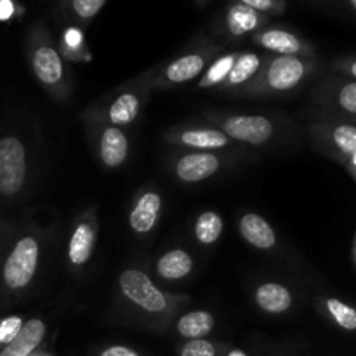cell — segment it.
Returning a JSON list of instances; mask_svg holds the SVG:
<instances>
[{
	"mask_svg": "<svg viewBox=\"0 0 356 356\" xmlns=\"http://www.w3.org/2000/svg\"><path fill=\"white\" fill-rule=\"evenodd\" d=\"M38 243L33 236H24L14 245L3 264V282L13 291L26 287L35 277L38 266Z\"/></svg>",
	"mask_w": 356,
	"mask_h": 356,
	"instance_id": "obj_1",
	"label": "cell"
},
{
	"mask_svg": "<svg viewBox=\"0 0 356 356\" xmlns=\"http://www.w3.org/2000/svg\"><path fill=\"white\" fill-rule=\"evenodd\" d=\"M26 177V152L17 138L0 139V193H19Z\"/></svg>",
	"mask_w": 356,
	"mask_h": 356,
	"instance_id": "obj_2",
	"label": "cell"
},
{
	"mask_svg": "<svg viewBox=\"0 0 356 356\" xmlns=\"http://www.w3.org/2000/svg\"><path fill=\"white\" fill-rule=\"evenodd\" d=\"M122 292L129 301L148 313H160L167 308V299L159 287L139 270H127L118 278Z\"/></svg>",
	"mask_w": 356,
	"mask_h": 356,
	"instance_id": "obj_3",
	"label": "cell"
},
{
	"mask_svg": "<svg viewBox=\"0 0 356 356\" xmlns=\"http://www.w3.org/2000/svg\"><path fill=\"white\" fill-rule=\"evenodd\" d=\"M226 136L249 145L266 143L273 134V124L259 115H236L225 122Z\"/></svg>",
	"mask_w": 356,
	"mask_h": 356,
	"instance_id": "obj_4",
	"label": "cell"
},
{
	"mask_svg": "<svg viewBox=\"0 0 356 356\" xmlns=\"http://www.w3.org/2000/svg\"><path fill=\"white\" fill-rule=\"evenodd\" d=\"M306 73V66L296 56H280L268 70V83L275 90H289L298 86Z\"/></svg>",
	"mask_w": 356,
	"mask_h": 356,
	"instance_id": "obj_5",
	"label": "cell"
},
{
	"mask_svg": "<svg viewBox=\"0 0 356 356\" xmlns=\"http://www.w3.org/2000/svg\"><path fill=\"white\" fill-rule=\"evenodd\" d=\"M219 159L212 153H190L177 162L176 174L184 183H198L218 172Z\"/></svg>",
	"mask_w": 356,
	"mask_h": 356,
	"instance_id": "obj_6",
	"label": "cell"
},
{
	"mask_svg": "<svg viewBox=\"0 0 356 356\" xmlns=\"http://www.w3.org/2000/svg\"><path fill=\"white\" fill-rule=\"evenodd\" d=\"M45 332L47 329L42 320H28L26 323H23L19 334L7 346L2 348L0 356H31L44 341Z\"/></svg>",
	"mask_w": 356,
	"mask_h": 356,
	"instance_id": "obj_7",
	"label": "cell"
},
{
	"mask_svg": "<svg viewBox=\"0 0 356 356\" xmlns=\"http://www.w3.org/2000/svg\"><path fill=\"white\" fill-rule=\"evenodd\" d=\"M160 207H162V198H160L159 193L148 191V193L143 195V197L136 202L134 209H132L131 212V218H129L131 228L134 229L136 233H141V235L143 233L152 232L156 219H159Z\"/></svg>",
	"mask_w": 356,
	"mask_h": 356,
	"instance_id": "obj_8",
	"label": "cell"
},
{
	"mask_svg": "<svg viewBox=\"0 0 356 356\" xmlns=\"http://www.w3.org/2000/svg\"><path fill=\"white\" fill-rule=\"evenodd\" d=\"M240 233L250 245L257 249L266 250L277 243V236L270 222L257 214H245L240 219Z\"/></svg>",
	"mask_w": 356,
	"mask_h": 356,
	"instance_id": "obj_9",
	"label": "cell"
},
{
	"mask_svg": "<svg viewBox=\"0 0 356 356\" xmlns=\"http://www.w3.org/2000/svg\"><path fill=\"white\" fill-rule=\"evenodd\" d=\"M127 138L118 127H108L101 136L99 153L106 167H120L127 159Z\"/></svg>",
	"mask_w": 356,
	"mask_h": 356,
	"instance_id": "obj_10",
	"label": "cell"
},
{
	"mask_svg": "<svg viewBox=\"0 0 356 356\" xmlns=\"http://www.w3.org/2000/svg\"><path fill=\"white\" fill-rule=\"evenodd\" d=\"M256 301L261 309L266 313H273V315H280L285 313L292 305V296L287 287L280 284H264L256 291Z\"/></svg>",
	"mask_w": 356,
	"mask_h": 356,
	"instance_id": "obj_11",
	"label": "cell"
},
{
	"mask_svg": "<svg viewBox=\"0 0 356 356\" xmlns=\"http://www.w3.org/2000/svg\"><path fill=\"white\" fill-rule=\"evenodd\" d=\"M33 72L37 79L44 83H56L63 76L61 58L52 47H38L33 54Z\"/></svg>",
	"mask_w": 356,
	"mask_h": 356,
	"instance_id": "obj_12",
	"label": "cell"
},
{
	"mask_svg": "<svg viewBox=\"0 0 356 356\" xmlns=\"http://www.w3.org/2000/svg\"><path fill=\"white\" fill-rule=\"evenodd\" d=\"M156 270H159V275L162 278H167V280H179V278H184L186 275L191 273V270H193V259H191V256L186 250L174 249L160 257L159 264H156Z\"/></svg>",
	"mask_w": 356,
	"mask_h": 356,
	"instance_id": "obj_13",
	"label": "cell"
},
{
	"mask_svg": "<svg viewBox=\"0 0 356 356\" xmlns=\"http://www.w3.org/2000/svg\"><path fill=\"white\" fill-rule=\"evenodd\" d=\"M214 329V316L209 312H191L177 320L176 330L188 341L204 339Z\"/></svg>",
	"mask_w": 356,
	"mask_h": 356,
	"instance_id": "obj_14",
	"label": "cell"
},
{
	"mask_svg": "<svg viewBox=\"0 0 356 356\" xmlns=\"http://www.w3.org/2000/svg\"><path fill=\"white\" fill-rule=\"evenodd\" d=\"M94 229L89 222H82L75 228L68 245V257L73 264H86L94 249Z\"/></svg>",
	"mask_w": 356,
	"mask_h": 356,
	"instance_id": "obj_15",
	"label": "cell"
},
{
	"mask_svg": "<svg viewBox=\"0 0 356 356\" xmlns=\"http://www.w3.org/2000/svg\"><path fill=\"white\" fill-rule=\"evenodd\" d=\"M205 61L200 54H188L183 58L176 59L174 63H170L167 66V80L174 83H183L188 80L195 79L197 75H200L202 70H204Z\"/></svg>",
	"mask_w": 356,
	"mask_h": 356,
	"instance_id": "obj_16",
	"label": "cell"
},
{
	"mask_svg": "<svg viewBox=\"0 0 356 356\" xmlns=\"http://www.w3.org/2000/svg\"><path fill=\"white\" fill-rule=\"evenodd\" d=\"M259 44L270 51L284 56H292L301 51V42L296 35L285 30H268L259 37Z\"/></svg>",
	"mask_w": 356,
	"mask_h": 356,
	"instance_id": "obj_17",
	"label": "cell"
},
{
	"mask_svg": "<svg viewBox=\"0 0 356 356\" xmlns=\"http://www.w3.org/2000/svg\"><path fill=\"white\" fill-rule=\"evenodd\" d=\"M181 141L188 146L200 149H216L228 145V136L221 131L202 129V131H186L181 136Z\"/></svg>",
	"mask_w": 356,
	"mask_h": 356,
	"instance_id": "obj_18",
	"label": "cell"
},
{
	"mask_svg": "<svg viewBox=\"0 0 356 356\" xmlns=\"http://www.w3.org/2000/svg\"><path fill=\"white\" fill-rule=\"evenodd\" d=\"M222 233V219L218 212L207 211L197 219L195 225V235H197L198 242L202 243H214L218 242L219 236Z\"/></svg>",
	"mask_w": 356,
	"mask_h": 356,
	"instance_id": "obj_19",
	"label": "cell"
},
{
	"mask_svg": "<svg viewBox=\"0 0 356 356\" xmlns=\"http://www.w3.org/2000/svg\"><path fill=\"white\" fill-rule=\"evenodd\" d=\"M139 111V99L131 92H125L115 99L110 108V120L113 124L125 125L131 124Z\"/></svg>",
	"mask_w": 356,
	"mask_h": 356,
	"instance_id": "obj_20",
	"label": "cell"
},
{
	"mask_svg": "<svg viewBox=\"0 0 356 356\" xmlns=\"http://www.w3.org/2000/svg\"><path fill=\"white\" fill-rule=\"evenodd\" d=\"M228 24L233 35H243L257 26V13L245 3H236L229 9Z\"/></svg>",
	"mask_w": 356,
	"mask_h": 356,
	"instance_id": "obj_21",
	"label": "cell"
},
{
	"mask_svg": "<svg viewBox=\"0 0 356 356\" xmlns=\"http://www.w3.org/2000/svg\"><path fill=\"white\" fill-rule=\"evenodd\" d=\"M327 312L332 316L334 322L344 330H356V309L346 302L339 301L336 298L327 299Z\"/></svg>",
	"mask_w": 356,
	"mask_h": 356,
	"instance_id": "obj_22",
	"label": "cell"
},
{
	"mask_svg": "<svg viewBox=\"0 0 356 356\" xmlns=\"http://www.w3.org/2000/svg\"><path fill=\"white\" fill-rule=\"evenodd\" d=\"M261 66V59L257 54H243L240 56L238 59L233 65L232 72H229L228 80L229 83L236 86V83H243L254 75V73L259 70Z\"/></svg>",
	"mask_w": 356,
	"mask_h": 356,
	"instance_id": "obj_23",
	"label": "cell"
},
{
	"mask_svg": "<svg viewBox=\"0 0 356 356\" xmlns=\"http://www.w3.org/2000/svg\"><path fill=\"white\" fill-rule=\"evenodd\" d=\"M332 139L336 143L337 148L348 156L355 155L356 153V127L355 125H337L332 132Z\"/></svg>",
	"mask_w": 356,
	"mask_h": 356,
	"instance_id": "obj_24",
	"label": "cell"
},
{
	"mask_svg": "<svg viewBox=\"0 0 356 356\" xmlns=\"http://www.w3.org/2000/svg\"><path fill=\"white\" fill-rule=\"evenodd\" d=\"M233 65H235V59H233V56H225V58L218 59V61L211 66V70L207 72V75L202 79L200 86L211 87V86H216V83L222 82V80L229 75Z\"/></svg>",
	"mask_w": 356,
	"mask_h": 356,
	"instance_id": "obj_25",
	"label": "cell"
},
{
	"mask_svg": "<svg viewBox=\"0 0 356 356\" xmlns=\"http://www.w3.org/2000/svg\"><path fill=\"white\" fill-rule=\"evenodd\" d=\"M181 356H218V350L211 341L195 339L181 348Z\"/></svg>",
	"mask_w": 356,
	"mask_h": 356,
	"instance_id": "obj_26",
	"label": "cell"
},
{
	"mask_svg": "<svg viewBox=\"0 0 356 356\" xmlns=\"http://www.w3.org/2000/svg\"><path fill=\"white\" fill-rule=\"evenodd\" d=\"M23 329V318L21 316H9L0 320V346H7L14 337Z\"/></svg>",
	"mask_w": 356,
	"mask_h": 356,
	"instance_id": "obj_27",
	"label": "cell"
},
{
	"mask_svg": "<svg viewBox=\"0 0 356 356\" xmlns=\"http://www.w3.org/2000/svg\"><path fill=\"white\" fill-rule=\"evenodd\" d=\"M104 0H75L73 2V9L79 16L82 17H92L99 13L104 7Z\"/></svg>",
	"mask_w": 356,
	"mask_h": 356,
	"instance_id": "obj_28",
	"label": "cell"
},
{
	"mask_svg": "<svg viewBox=\"0 0 356 356\" xmlns=\"http://www.w3.org/2000/svg\"><path fill=\"white\" fill-rule=\"evenodd\" d=\"M339 104L350 113L356 115V80L355 82L346 83L339 90Z\"/></svg>",
	"mask_w": 356,
	"mask_h": 356,
	"instance_id": "obj_29",
	"label": "cell"
},
{
	"mask_svg": "<svg viewBox=\"0 0 356 356\" xmlns=\"http://www.w3.org/2000/svg\"><path fill=\"white\" fill-rule=\"evenodd\" d=\"M101 356H141V355L127 346H110L101 353Z\"/></svg>",
	"mask_w": 356,
	"mask_h": 356,
	"instance_id": "obj_30",
	"label": "cell"
},
{
	"mask_svg": "<svg viewBox=\"0 0 356 356\" xmlns=\"http://www.w3.org/2000/svg\"><path fill=\"white\" fill-rule=\"evenodd\" d=\"M242 3H245L247 7H250L252 10H270L273 9V2L271 0H243Z\"/></svg>",
	"mask_w": 356,
	"mask_h": 356,
	"instance_id": "obj_31",
	"label": "cell"
},
{
	"mask_svg": "<svg viewBox=\"0 0 356 356\" xmlns=\"http://www.w3.org/2000/svg\"><path fill=\"white\" fill-rule=\"evenodd\" d=\"M65 38L72 47H76V45H80V42H82V33H80L79 30H75V28H70V30L66 31Z\"/></svg>",
	"mask_w": 356,
	"mask_h": 356,
	"instance_id": "obj_32",
	"label": "cell"
},
{
	"mask_svg": "<svg viewBox=\"0 0 356 356\" xmlns=\"http://www.w3.org/2000/svg\"><path fill=\"white\" fill-rule=\"evenodd\" d=\"M10 16H13V3L3 0V2H0V19H7Z\"/></svg>",
	"mask_w": 356,
	"mask_h": 356,
	"instance_id": "obj_33",
	"label": "cell"
},
{
	"mask_svg": "<svg viewBox=\"0 0 356 356\" xmlns=\"http://www.w3.org/2000/svg\"><path fill=\"white\" fill-rule=\"evenodd\" d=\"M226 356H247V353H243L242 350H232Z\"/></svg>",
	"mask_w": 356,
	"mask_h": 356,
	"instance_id": "obj_34",
	"label": "cell"
},
{
	"mask_svg": "<svg viewBox=\"0 0 356 356\" xmlns=\"http://www.w3.org/2000/svg\"><path fill=\"white\" fill-rule=\"evenodd\" d=\"M350 72H351V75L356 76V61L351 63V66H350Z\"/></svg>",
	"mask_w": 356,
	"mask_h": 356,
	"instance_id": "obj_35",
	"label": "cell"
},
{
	"mask_svg": "<svg viewBox=\"0 0 356 356\" xmlns=\"http://www.w3.org/2000/svg\"><path fill=\"white\" fill-rule=\"evenodd\" d=\"M350 159H351V163H353V165L356 167V153H355V155H351Z\"/></svg>",
	"mask_w": 356,
	"mask_h": 356,
	"instance_id": "obj_36",
	"label": "cell"
},
{
	"mask_svg": "<svg viewBox=\"0 0 356 356\" xmlns=\"http://www.w3.org/2000/svg\"><path fill=\"white\" fill-rule=\"evenodd\" d=\"M351 7H353V9H356V0H351Z\"/></svg>",
	"mask_w": 356,
	"mask_h": 356,
	"instance_id": "obj_37",
	"label": "cell"
},
{
	"mask_svg": "<svg viewBox=\"0 0 356 356\" xmlns=\"http://www.w3.org/2000/svg\"><path fill=\"white\" fill-rule=\"evenodd\" d=\"M31 356H51V355H45V353H38V355H31Z\"/></svg>",
	"mask_w": 356,
	"mask_h": 356,
	"instance_id": "obj_38",
	"label": "cell"
}]
</instances>
